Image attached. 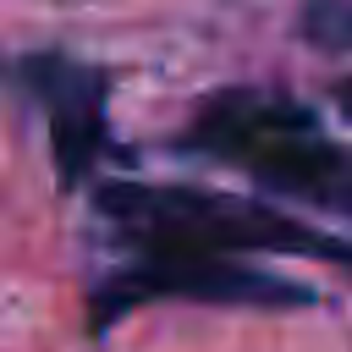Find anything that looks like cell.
<instances>
[{
  "mask_svg": "<svg viewBox=\"0 0 352 352\" xmlns=\"http://www.w3.org/2000/svg\"><path fill=\"white\" fill-rule=\"evenodd\" d=\"M104 220L138 242L143 253H204V258H236V253H314V258H352L346 248L324 242L302 220L226 192L198 187H143V182H110L99 187Z\"/></svg>",
  "mask_w": 352,
  "mask_h": 352,
  "instance_id": "1",
  "label": "cell"
},
{
  "mask_svg": "<svg viewBox=\"0 0 352 352\" xmlns=\"http://www.w3.org/2000/svg\"><path fill=\"white\" fill-rule=\"evenodd\" d=\"M192 143L248 170L270 192L314 198L330 209L352 204V154L336 148L319 132V121L286 94H264V88L214 94L192 121Z\"/></svg>",
  "mask_w": 352,
  "mask_h": 352,
  "instance_id": "2",
  "label": "cell"
},
{
  "mask_svg": "<svg viewBox=\"0 0 352 352\" xmlns=\"http://www.w3.org/2000/svg\"><path fill=\"white\" fill-rule=\"evenodd\" d=\"M148 297H198V302H297L302 292L280 286L242 258H204V253H143L132 270L110 275L94 297V324L104 330L121 308Z\"/></svg>",
  "mask_w": 352,
  "mask_h": 352,
  "instance_id": "3",
  "label": "cell"
},
{
  "mask_svg": "<svg viewBox=\"0 0 352 352\" xmlns=\"http://www.w3.org/2000/svg\"><path fill=\"white\" fill-rule=\"evenodd\" d=\"M16 77L28 82V94L50 116V143H55L60 176L77 182L104 143V82H99V72L82 66V60H66V55H28L16 66Z\"/></svg>",
  "mask_w": 352,
  "mask_h": 352,
  "instance_id": "4",
  "label": "cell"
},
{
  "mask_svg": "<svg viewBox=\"0 0 352 352\" xmlns=\"http://www.w3.org/2000/svg\"><path fill=\"white\" fill-rule=\"evenodd\" d=\"M302 38L314 50H352V0H308L302 6Z\"/></svg>",
  "mask_w": 352,
  "mask_h": 352,
  "instance_id": "5",
  "label": "cell"
},
{
  "mask_svg": "<svg viewBox=\"0 0 352 352\" xmlns=\"http://www.w3.org/2000/svg\"><path fill=\"white\" fill-rule=\"evenodd\" d=\"M336 104H341V116H346V121H352V77H346V82H341V88H336Z\"/></svg>",
  "mask_w": 352,
  "mask_h": 352,
  "instance_id": "6",
  "label": "cell"
}]
</instances>
